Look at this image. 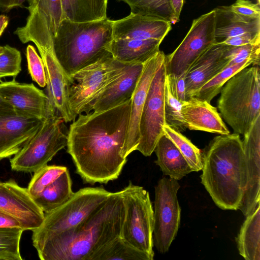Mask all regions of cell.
Masks as SVG:
<instances>
[{
	"label": "cell",
	"mask_w": 260,
	"mask_h": 260,
	"mask_svg": "<svg viewBox=\"0 0 260 260\" xmlns=\"http://www.w3.org/2000/svg\"><path fill=\"white\" fill-rule=\"evenodd\" d=\"M131 99L107 110L78 115L68 132L67 152L85 183L117 179L127 158L121 155L128 130Z\"/></svg>",
	"instance_id": "obj_1"
},
{
	"label": "cell",
	"mask_w": 260,
	"mask_h": 260,
	"mask_svg": "<svg viewBox=\"0 0 260 260\" xmlns=\"http://www.w3.org/2000/svg\"><path fill=\"white\" fill-rule=\"evenodd\" d=\"M125 216L121 190L77 226L48 237L35 246L42 260H91L105 245L119 237Z\"/></svg>",
	"instance_id": "obj_2"
},
{
	"label": "cell",
	"mask_w": 260,
	"mask_h": 260,
	"mask_svg": "<svg viewBox=\"0 0 260 260\" xmlns=\"http://www.w3.org/2000/svg\"><path fill=\"white\" fill-rule=\"evenodd\" d=\"M202 155L201 183L218 207L238 209L244 188V153L239 134L214 138Z\"/></svg>",
	"instance_id": "obj_3"
},
{
	"label": "cell",
	"mask_w": 260,
	"mask_h": 260,
	"mask_svg": "<svg viewBox=\"0 0 260 260\" xmlns=\"http://www.w3.org/2000/svg\"><path fill=\"white\" fill-rule=\"evenodd\" d=\"M113 40L112 20L75 22L63 19L53 39V48L59 62L67 75L110 53Z\"/></svg>",
	"instance_id": "obj_4"
},
{
	"label": "cell",
	"mask_w": 260,
	"mask_h": 260,
	"mask_svg": "<svg viewBox=\"0 0 260 260\" xmlns=\"http://www.w3.org/2000/svg\"><path fill=\"white\" fill-rule=\"evenodd\" d=\"M220 92L217 107L220 114L235 133L244 135L260 116L259 66L239 71Z\"/></svg>",
	"instance_id": "obj_5"
},
{
	"label": "cell",
	"mask_w": 260,
	"mask_h": 260,
	"mask_svg": "<svg viewBox=\"0 0 260 260\" xmlns=\"http://www.w3.org/2000/svg\"><path fill=\"white\" fill-rule=\"evenodd\" d=\"M64 120L49 105L46 118L34 136L10 159L12 170L35 173L47 165L67 147L68 132Z\"/></svg>",
	"instance_id": "obj_6"
},
{
	"label": "cell",
	"mask_w": 260,
	"mask_h": 260,
	"mask_svg": "<svg viewBox=\"0 0 260 260\" xmlns=\"http://www.w3.org/2000/svg\"><path fill=\"white\" fill-rule=\"evenodd\" d=\"M111 192L103 186L83 188L74 192L64 203L44 213L41 225L32 231L33 246L77 226L103 205Z\"/></svg>",
	"instance_id": "obj_7"
},
{
	"label": "cell",
	"mask_w": 260,
	"mask_h": 260,
	"mask_svg": "<svg viewBox=\"0 0 260 260\" xmlns=\"http://www.w3.org/2000/svg\"><path fill=\"white\" fill-rule=\"evenodd\" d=\"M126 64L109 53L71 76L69 104L75 119L92 111L98 98L120 75Z\"/></svg>",
	"instance_id": "obj_8"
},
{
	"label": "cell",
	"mask_w": 260,
	"mask_h": 260,
	"mask_svg": "<svg viewBox=\"0 0 260 260\" xmlns=\"http://www.w3.org/2000/svg\"><path fill=\"white\" fill-rule=\"evenodd\" d=\"M121 190L125 216L120 237L153 258L154 211L149 193L131 181Z\"/></svg>",
	"instance_id": "obj_9"
},
{
	"label": "cell",
	"mask_w": 260,
	"mask_h": 260,
	"mask_svg": "<svg viewBox=\"0 0 260 260\" xmlns=\"http://www.w3.org/2000/svg\"><path fill=\"white\" fill-rule=\"evenodd\" d=\"M178 181L164 177L155 186L153 243L160 253L168 251L180 225L181 208L177 194L180 185Z\"/></svg>",
	"instance_id": "obj_10"
},
{
	"label": "cell",
	"mask_w": 260,
	"mask_h": 260,
	"mask_svg": "<svg viewBox=\"0 0 260 260\" xmlns=\"http://www.w3.org/2000/svg\"><path fill=\"white\" fill-rule=\"evenodd\" d=\"M166 74L165 59L151 82L141 114L140 140L136 150L145 156L152 154L159 139L164 135Z\"/></svg>",
	"instance_id": "obj_11"
},
{
	"label": "cell",
	"mask_w": 260,
	"mask_h": 260,
	"mask_svg": "<svg viewBox=\"0 0 260 260\" xmlns=\"http://www.w3.org/2000/svg\"><path fill=\"white\" fill-rule=\"evenodd\" d=\"M215 43L213 10L194 19L182 42L171 54L166 55L167 74L186 73L192 64Z\"/></svg>",
	"instance_id": "obj_12"
},
{
	"label": "cell",
	"mask_w": 260,
	"mask_h": 260,
	"mask_svg": "<svg viewBox=\"0 0 260 260\" xmlns=\"http://www.w3.org/2000/svg\"><path fill=\"white\" fill-rule=\"evenodd\" d=\"M29 15L24 26L14 34L24 44L33 42L38 50L53 48V39L62 20L61 0H27Z\"/></svg>",
	"instance_id": "obj_13"
},
{
	"label": "cell",
	"mask_w": 260,
	"mask_h": 260,
	"mask_svg": "<svg viewBox=\"0 0 260 260\" xmlns=\"http://www.w3.org/2000/svg\"><path fill=\"white\" fill-rule=\"evenodd\" d=\"M243 136L245 184L238 209L247 216L260 203V116Z\"/></svg>",
	"instance_id": "obj_14"
},
{
	"label": "cell",
	"mask_w": 260,
	"mask_h": 260,
	"mask_svg": "<svg viewBox=\"0 0 260 260\" xmlns=\"http://www.w3.org/2000/svg\"><path fill=\"white\" fill-rule=\"evenodd\" d=\"M0 211L17 219L24 231L39 228L44 219V212L27 188L21 187L12 179L0 184Z\"/></svg>",
	"instance_id": "obj_15"
},
{
	"label": "cell",
	"mask_w": 260,
	"mask_h": 260,
	"mask_svg": "<svg viewBox=\"0 0 260 260\" xmlns=\"http://www.w3.org/2000/svg\"><path fill=\"white\" fill-rule=\"evenodd\" d=\"M160 50L143 63V68L131 97L129 120L125 144L121 151L123 157L136 150L140 140L139 122L143 106L151 82L156 71L166 59Z\"/></svg>",
	"instance_id": "obj_16"
},
{
	"label": "cell",
	"mask_w": 260,
	"mask_h": 260,
	"mask_svg": "<svg viewBox=\"0 0 260 260\" xmlns=\"http://www.w3.org/2000/svg\"><path fill=\"white\" fill-rule=\"evenodd\" d=\"M0 95L17 114L40 120L47 116L49 98L32 83H20L15 78L10 81H1Z\"/></svg>",
	"instance_id": "obj_17"
},
{
	"label": "cell",
	"mask_w": 260,
	"mask_h": 260,
	"mask_svg": "<svg viewBox=\"0 0 260 260\" xmlns=\"http://www.w3.org/2000/svg\"><path fill=\"white\" fill-rule=\"evenodd\" d=\"M171 22L158 17L131 13L112 20V37L118 39H155L162 41L171 29Z\"/></svg>",
	"instance_id": "obj_18"
},
{
	"label": "cell",
	"mask_w": 260,
	"mask_h": 260,
	"mask_svg": "<svg viewBox=\"0 0 260 260\" xmlns=\"http://www.w3.org/2000/svg\"><path fill=\"white\" fill-rule=\"evenodd\" d=\"M43 120L15 112L1 116L0 160L17 153L37 133Z\"/></svg>",
	"instance_id": "obj_19"
},
{
	"label": "cell",
	"mask_w": 260,
	"mask_h": 260,
	"mask_svg": "<svg viewBox=\"0 0 260 260\" xmlns=\"http://www.w3.org/2000/svg\"><path fill=\"white\" fill-rule=\"evenodd\" d=\"M227 45L216 43L198 58L186 72V100L194 96L208 81L225 68L230 59L225 55Z\"/></svg>",
	"instance_id": "obj_20"
},
{
	"label": "cell",
	"mask_w": 260,
	"mask_h": 260,
	"mask_svg": "<svg viewBox=\"0 0 260 260\" xmlns=\"http://www.w3.org/2000/svg\"><path fill=\"white\" fill-rule=\"evenodd\" d=\"M181 114L186 128L190 130L230 134L217 108L205 101L189 98L182 103Z\"/></svg>",
	"instance_id": "obj_21"
},
{
	"label": "cell",
	"mask_w": 260,
	"mask_h": 260,
	"mask_svg": "<svg viewBox=\"0 0 260 260\" xmlns=\"http://www.w3.org/2000/svg\"><path fill=\"white\" fill-rule=\"evenodd\" d=\"M143 68V63H126L120 75L99 95L92 111L115 107L131 99Z\"/></svg>",
	"instance_id": "obj_22"
},
{
	"label": "cell",
	"mask_w": 260,
	"mask_h": 260,
	"mask_svg": "<svg viewBox=\"0 0 260 260\" xmlns=\"http://www.w3.org/2000/svg\"><path fill=\"white\" fill-rule=\"evenodd\" d=\"M214 10L216 43L244 33L260 32V18L252 19L238 15L229 6H220Z\"/></svg>",
	"instance_id": "obj_23"
},
{
	"label": "cell",
	"mask_w": 260,
	"mask_h": 260,
	"mask_svg": "<svg viewBox=\"0 0 260 260\" xmlns=\"http://www.w3.org/2000/svg\"><path fill=\"white\" fill-rule=\"evenodd\" d=\"M155 39H113L108 50L113 58L125 63H144L159 50Z\"/></svg>",
	"instance_id": "obj_24"
},
{
	"label": "cell",
	"mask_w": 260,
	"mask_h": 260,
	"mask_svg": "<svg viewBox=\"0 0 260 260\" xmlns=\"http://www.w3.org/2000/svg\"><path fill=\"white\" fill-rule=\"evenodd\" d=\"M154 151L157 156L155 163L164 175L179 180L192 172L178 148L166 135L159 139Z\"/></svg>",
	"instance_id": "obj_25"
},
{
	"label": "cell",
	"mask_w": 260,
	"mask_h": 260,
	"mask_svg": "<svg viewBox=\"0 0 260 260\" xmlns=\"http://www.w3.org/2000/svg\"><path fill=\"white\" fill-rule=\"evenodd\" d=\"M246 217L237 237L238 249L246 260H259L260 203Z\"/></svg>",
	"instance_id": "obj_26"
},
{
	"label": "cell",
	"mask_w": 260,
	"mask_h": 260,
	"mask_svg": "<svg viewBox=\"0 0 260 260\" xmlns=\"http://www.w3.org/2000/svg\"><path fill=\"white\" fill-rule=\"evenodd\" d=\"M62 20L86 22L105 19L108 0H61Z\"/></svg>",
	"instance_id": "obj_27"
},
{
	"label": "cell",
	"mask_w": 260,
	"mask_h": 260,
	"mask_svg": "<svg viewBox=\"0 0 260 260\" xmlns=\"http://www.w3.org/2000/svg\"><path fill=\"white\" fill-rule=\"evenodd\" d=\"M72 183L68 170L32 198L44 213H49L67 201L73 195Z\"/></svg>",
	"instance_id": "obj_28"
},
{
	"label": "cell",
	"mask_w": 260,
	"mask_h": 260,
	"mask_svg": "<svg viewBox=\"0 0 260 260\" xmlns=\"http://www.w3.org/2000/svg\"><path fill=\"white\" fill-rule=\"evenodd\" d=\"M153 260L148 254L129 244L120 236L111 241L96 252L91 260Z\"/></svg>",
	"instance_id": "obj_29"
},
{
	"label": "cell",
	"mask_w": 260,
	"mask_h": 260,
	"mask_svg": "<svg viewBox=\"0 0 260 260\" xmlns=\"http://www.w3.org/2000/svg\"><path fill=\"white\" fill-rule=\"evenodd\" d=\"M250 64H252V62L249 60H246L240 63L227 66L205 83L198 91L194 97L210 103L212 100L220 92L223 85L232 76Z\"/></svg>",
	"instance_id": "obj_30"
},
{
	"label": "cell",
	"mask_w": 260,
	"mask_h": 260,
	"mask_svg": "<svg viewBox=\"0 0 260 260\" xmlns=\"http://www.w3.org/2000/svg\"><path fill=\"white\" fill-rule=\"evenodd\" d=\"M164 134L177 146L192 172H198L202 168V155L201 150L186 137L169 126H163Z\"/></svg>",
	"instance_id": "obj_31"
},
{
	"label": "cell",
	"mask_w": 260,
	"mask_h": 260,
	"mask_svg": "<svg viewBox=\"0 0 260 260\" xmlns=\"http://www.w3.org/2000/svg\"><path fill=\"white\" fill-rule=\"evenodd\" d=\"M23 231L21 228L0 227V259H22L20 242Z\"/></svg>",
	"instance_id": "obj_32"
},
{
	"label": "cell",
	"mask_w": 260,
	"mask_h": 260,
	"mask_svg": "<svg viewBox=\"0 0 260 260\" xmlns=\"http://www.w3.org/2000/svg\"><path fill=\"white\" fill-rule=\"evenodd\" d=\"M67 170L64 166L46 165L35 172L27 188L31 198L40 194Z\"/></svg>",
	"instance_id": "obj_33"
},
{
	"label": "cell",
	"mask_w": 260,
	"mask_h": 260,
	"mask_svg": "<svg viewBox=\"0 0 260 260\" xmlns=\"http://www.w3.org/2000/svg\"><path fill=\"white\" fill-rule=\"evenodd\" d=\"M128 4L131 13L150 15L165 19L171 18V9L169 0H119Z\"/></svg>",
	"instance_id": "obj_34"
},
{
	"label": "cell",
	"mask_w": 260,
	"mask_h": 260,
	"mask_svg": "<svg viewBox=\"0 0 260 260\" xmlns=\"http://www.w3.org/2000/svg\"><path fill=\"white\" fill-rule=\"evenodd\" d=\"M182 103L171 94L165 82V117L166 124L178 131L183 132L187 128L181 114Z\"/></svg>",
	"instance_id": "obj_35"
},
{
	"label": "cell",
	"mask_w": 260,
	"mask_h": 260,
	"mask_svg": "<svg viewBox=\"0 0 260 260\" xmlns=\"http://www.w3.org/2000/svg\"><path fill=\"white\" fill-rule=\"evenodd\" d=\"M21 55L16 48L8 45L0 46V79L18 75L21 71Z\"/></svg>",
	"instance_id": "obj_36"
},
{
	"label": "cell",
	"mask_w": 260,
	"mask_h": 260,
	"mask_svg": "<svg viewBox=\"0 0 260 260\" xmlns=\"http://www.w3.org/2000/svg\"><path fill=\"white\" fill-rule=\"evenodd\" d=\"M225 55L230 59L228 65L240 63L246 60L252 62L253 66L259 65L260 43L240 46L227 45Z\"/></svg>",
	"instance_id": "obj_37"
},
{
	"label": "cell",
	"mask_w": 260,
	"mask_h": 260,
	"mask_svg": "<svg viewBox=\"0 0 260 260\" xmlns=\"http://www.w3.org/2000/svg\"><path fill=\"white\" fill-rule=\"evenodd\" d=\"M26 56L29 74L33 81L40 87L47 85V79L43 62L35 47L28 45L26 49Z\"/></svg>",
	"instance_id": "obj_38"
},
{
	"label": "cell",
	"mask_w": 260,
	"mask_h": 260,
	"mask_svg": "<svg viewBox=\"0 0 260 260\" xmlns=\"http://www.w3.org/2000/svg\"><path fill=\"white\" fill-rule=\"evenodd\" d=\"M185 74L176 75L174 74H167L166 76V83L169 90L176 99L183 103L186 100L185 94Z\"/></svg>",
	"instance_id": "obj_39"
},
{
	"label": "cell",
	"mask_w": 260,
	"mask_h": 260,
	"mask_svg": "<svg viewBox=\"0 0 260 260\" xmlns=\"http://www.w3.org/2000/svg\"><path fill=\"white\" fill-rule=\"evenodd\" d=\"M235 13L252 19L260 18L259 4H254L249 0H237L229 6Z\"/></svg>",
	"instance_id": "obj_40"
},
{
	"label": "cell",
	"mask_w": 260,
	"mask_h": 260,
	"mask_svg": "<svg viewBox=\"0 0 260 260\" xmlns=\"http://www.w3.org/2000/svg\"><path fill=\"white\" fill-rule=\"evenodd\" d=\"M260 43V32H246L230 37L220 43L232 46H240Z\"/></svg>",
	"instance_id": "obj_41"
},
{
	"label": "cell",
	"mask_w": 260,
	"mask_h": 260,
	"mask_svg": "<svg viewBox=\"0 0 260 260\" xmlns=\"http://www.w3.org/2000/svg\"><path fill=\"white\" fill-rule=\"evenodd\" d=\"M184 0H169L171 9L170 22L175 24L179 21V17Z\"/></svg>",
	"instance_id": "obj_42"
},
{
	"label": "cell",
	"mask_w": 260,
	"mask_h": 260,
	"mask_svg": "<svg viewBox=\"0 0 260 260\" xmlns=\"http://www.w3.org/2000/svg\"><path fill=\"white\" fill-rule=\"evenodd\" d=\"M0 227L21 228L19 222L13 217L0 211Z\"/></svg>",
	"instance_id": "obj_43"
},
{
	"label": "cell",
	"mask_w": 260,
	"mask_h": 260,
	"mask_svg": "<svg viewBox=\"0 0 260 260\" xmlns=\"http://www.w3.org/2000/svg\"><path fill=\"white\" fill-rule=\"evenodd\" d=\"M26 0H0V9L3 12H8L10 10L20 7Z\"/></svg>",
	"instance_id": "obj_44"
},
{
	"label": "cell",
	"mask_w": 260,
	"mask_h": 260,
	"mask_svg": "<svg viewBox=\"0 0 260 260\" xmlns=\"http://www.w3.org/2000/svg\"><path fill=\"white\" fill-rule=\"evenodd\" d=\"M15 113L12 106L0 95V117Z\"/></svg>",
	"instance_id": "obj_45"
},
{
	"label": "cell",
	"mask_w": 260,
	"mask_h": 260,
	"mask_svg": "<svg viewBox=\"0 0 260 260\" xmlns=\"http://www.w3.org/2000/svg\"><path fill=\"white\" fill-rule=\"evenodd\" d=\"M9 23V18L5 15H0V37L7 27Z\"/></svg>",
	"instance_id": "obj_46"
},
{
	"label": "cell",
	"mask_w": 260,
	"mask_h": 260,
	"mask_svg": "<svg viewBox=\"0 0 260 260\" xmlns=\"http://www.w3.org/2000/svg\"><path fill=\"white\" fill-rule=\"evenodd\" d=\"M258 3H260V0H257Z\"/></svg>",
	"instance_id": "obj_47"
},
{
	"label": "cell",
	"mask_w": 260,
	"mask_h": 260,
	"mask_svg": "<svg viewBox=\"0 0 260 260\" xmlns=\"http://www.w3.org/2000/svg\"><path fill=\"white\" fill-rule=\"evenodd\" d=\"M2 182H1V181H0V184H1V183H2Z\"/></svg>",
	"instance_id": "obj_48"
}]
</instances>
